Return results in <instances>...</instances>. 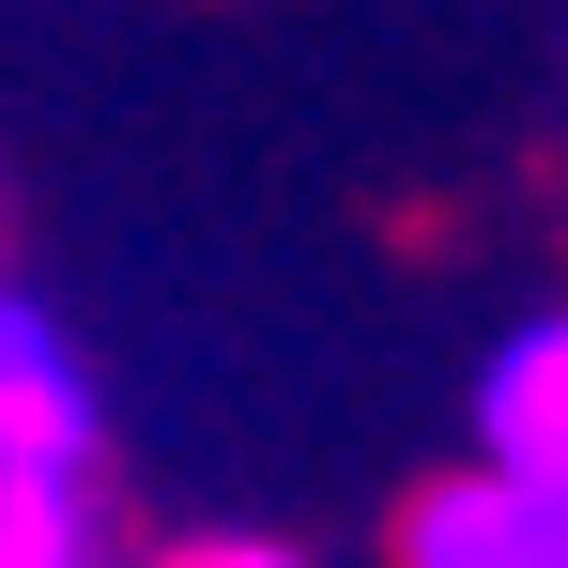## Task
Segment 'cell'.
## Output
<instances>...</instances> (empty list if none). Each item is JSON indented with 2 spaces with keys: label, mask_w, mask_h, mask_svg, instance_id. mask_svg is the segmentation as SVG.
I'll return each instance as SVG.
<instances>
[{
  "label": "cell",
  "mask_w": 568,
  "mask_h": 568,
  "mask_svg": "<svg viewBox=\"0 0 568 568\" xmlns=\"http://www.w3.org/2000/svg\"><path fill=\"white\" fill-rule=\"evenodd\" d=\"M0 568H108V476H0Z\"/></svg>",
  "instance_id": "obj_4"
},
{
  "label": "cell",
  "mask_w": 568,
  "mask_h": 568,
  "mask_svg": "<svg viewBox=\"0 0 568 568\" xmlns=\"http://www.w3.org/2000/svg\"><path fill=\"white\" fill-rule=\"evenodd\" d=\"M154 568H307L292 538H246V523H215V538H170Z\"/></svg>",
  "instance_id": "obj_5"
},
{
  "label": "cell",
  "mask_w": 568,
  "mask_h": 568,
  "mask_svg": "<svg viewBox=\"0 0 568 568\" xmlns=\"http://www.w3.org/2000/svg\"><path fill=\"white\" fill-rule=\"evenodd\" d=\"M0 476H108V399L62 307L0 292Z\"/></svg>",
  "instance_id": "obj_1"
},
{
  "label": "cell",
  "mask_w": 568,
  "mask_h": 568,
  "mask_svg": "<svg viewBox=\"0 0 568 568\" xmlns=\"http://www.w3.org/2000/svg\"><path fill=\"white\" fill-rule=\"evenodd\" d=\"M476 462L507 491H538V507H568V307L507 323L476 354Z\"/></svg>",
  "instance_id": "obj_2"
},
{
  "label": "cell",
  "mask_w": 568,
  "mask_h": 568,
  "mask_svg": "<svg viewBox=\"0 0 568 568\" xmlns=\"http://www.w3.org/2000/svg\"><path fill=\"white\" fill-rule=\"evenodd\" d=\"M384 554L399 568H568V507H538L491 462H462V476H415L399 491V538Z\"/></svg>",
  "instance_id": "obj_3"
}]
</instances>
